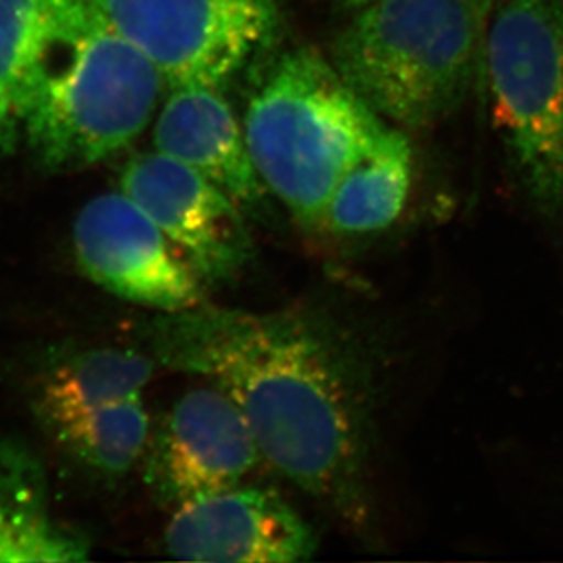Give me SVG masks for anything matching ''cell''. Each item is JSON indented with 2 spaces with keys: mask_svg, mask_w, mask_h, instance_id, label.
Listing matches in <instances>:
<instances>
[{
  "mask_svg": "<svg viewBox=\"0 0 563 563\" xmlns=\"http://www.w3.org/2000/svg\"><path fill=\"white\" fill-rule=\"evenodd\" d=\"M159 367L234 399L263 462L354 527L371 521L373 377L346 330L305 307L252 312L201 303L139 329Z\"/></svg>",
  "mask_w": 563,
  "mask_h": 563,
  "instance_id": "obj_1",
  "label": "cell"
},
{
  "mask_svg": "<svg viewBox=\"0 0 563 563\" xmlns=\"http://www.w3.org/2000/svg\"><path fill=\"white\" fill-rule=\"evenodd\" d=\"M165 85L154 63L86 0L33 77L22 137L44 170L88 168L141 135Z\"/></svg>",
  "mask_w": 563,
  "mask_h": 563,
  "instance_id": "obj_2",
  "label": "cell"
},
{
  "mask_svg": "<svg viewBox=\"0 0 563 563\" xmlns=\"http://www.w3.org/2000/svg\"><path fill=\"white\" fill-rule=\"evenodd\" d=\"M498 0H373L335 41L332 63L385 121L426 128L462 107Z\"/></svg>",
  "mask_w": 563,
  "mask_h": 563,
  "instance_id": "obj_3",
  "label": "cell"
},
{
  "mask_svg": "<svg viewBox=\"0 0 563 563\" xmlns=\"http://www.w3.org/2000/svg\"><path fill=\"white\" fill-rule=\"evenodd\" d=\"M383 126L334 63L301 48L277 60L252 97L243 130L266 190L301 229L316 232L335 187Z\"/></svg>",
  "mask_w": 563,
  "mask_h": 563,
  "instance_id": "obj_4",
  "label": "cell"
},
{
  "mask_svg": "<svg viewBox=\"0 0 563 563\" xmlns=\"http://www.w3.org/2000/svg\"><path fill=\"white\" fill-rule=\"evenodd\" d=\"M484 55L510 165L538 210L563 219V0H498Z\"/></svg>",
  "mask_w": 563,
  "mask_h": 563,
  "instance_id": "obj_5",
  "label": "cell"
},
{
  "mask_svg": "<svg viewBox=\"0 0 563 563\" xmlns=\"http://www.w3.org/2000/svg\"><path fill=\"white\" fill-rule=\"evenodd\" d=\"M166 85L221 88L276 38L282 0H93Z\"/></svg>",
  "mask_w": 563,
  "mask_h": 563,
  "instance_id": "obj_6",
  "label": "cell"
},
{
  "mask_svg": "<svg viewBox=\"0 0 563 563\" xmlns=\"http://www.w3.org/2000/svg\"><path fill=\"white\" fill-rule=\"evenodd\" d=\"M74 251L80 272L118 298L157 312L205 303L194 268L123 190L93 197L80 208Z\"/></svg>",
  "mask_w": 563,
  "mask_h": 563,
  "instance_id": "obj_7",
  "label": "cell"
},
{
  "mask_svg": "<svg viewBox=\"0 0 563 563\" xmlns=\"http://www.w3.org/2000/svg\"><path fill=\"white\" fill-rule=\"evenodd\" d=\"M121 190L148 213L201 282L223 283L252 260L240 202L199 172L163 152L133 157Z\"/></svg>",
  "mask_w": 563,
  "mask_h": 563,
  "instance_id": "obj_8",
  "label": "cell"
},
{
  "mask_svg": "<svg viewBox=\"0 0 563 563\" xmlns=\"http://www.w3.org/2000/svg\"><path fill=\"white\" fill-rule=\"evenodd\" d=\"M146 449L144 482L174 507L240 485L263 460L240 407L216 385L183 394Z\"/></svg>",
  "mask_w": 563,
  "mask_h": 563,
  "instance_id": "obj_9",
  "label": "cell"
},
{
  "mask_svg": "<svg viewBox=\"0 0 563 563\" xmlns=\"http://www.w3.org/2000/svg\"><path fill=\"white\" fill-rule=\"evenodd\" d=\"M165 548L185 562L296 563L312 559L318 540L282 495L240 484L176 507Z\"/></svg>",
  "mask_w": 563,
  "mask_h": 563,
  "instance_id": "obj_10",
  "label": "cell"
},
{
  "mask_svg": "<svg viewBox=\"0 0 563 563\" xmlns=\"http://www.w3.org/2000/svg\"><path fill=\"white\" fill-rule=\"evenodd\" d=\"M157 152L181 161L227 191L241 208L260 207L266 197L245 130L213 86H179L161 108L154 128Z\"/></svg>",
  "mask_w": 563,
  "mask_h": 563,
  "instance_id": "obj_11",
  "label": "cell"
},
{
  "mask_svg": "<svg viewBox=\"0 0 563 563\" xmlns=\"http://www.w3.org/2000/svg\"><path fill=\"white\" fill-rule=\"evenodd\" d=\"M90 551L88 538L54 515L41 460L0 440V563L85 562Z\"/></svg>",
  "mask_w": 563,
  "mask_h": 563,
  "instance_id": "obj_12",
  "label": "cell"
},
{
  "mask_svg": "<svg viewBox=\"0 0 563 563\" xmlns=\"http://www.w3.org/2000/svg\"><path fill=\"white\" fill-rule=\"evenodd\" d=\"M412 172L409 137L385 123L335 187L323 229L341 238H365L393 227L409 201Z\"/></svg>",
  "mask_w": 563,
  "mask_h": 563,
  "instance_id": "obj_13",
  "label": "cell"
},
{
  "mask_svg": "<svg viewBox=\"0 0 563 563\" xmlns=\"http://www.w3.org/2000/svg\"><path fill=\"white\" fill-rule=\"evenodd\" d=\"M150 354L126 349H86L55 357L38 376L33 410L49 431L102 405L135 398L154 376Z\"/></svg>",
  "mask_w": 563,
  "mask_h": 563,
  "instance_id": "obj_14",
  "label": "cell"
},
{
  "mask_svg": "<svg viewBox=\"0 0 563 563\" xmlns=\"http://www.w3.org/2000/svg\"><path fill=\"white\" fill-rule=\"evenodd\" d=\"M86 0H0V152L22 137V112L38 66Z\"/></svg>",
  "mask_w": 563,
  "mask_h": 563,
  "instance_id": "obj_15",
  "label": "cell"
},
{
  "mask_svg": "<svg viewBox=\"0 0 563 563\" xmlns=\"http://www.w3.org/2000/svg\"><path fill=\"white\" fill-rule=\"evenodd\" d=\"M52 432L88 467L119 476L128 473L146 451L150 416L141 396H135L102 405Z\"/></svg>",
  "mask_w": 563,
  "mask_h": 563,
  "instance_id": "obj_16",
  "label": "cell"
},
{
  "mask_svg": "<svg viewBox=\"0 0 563 563\" xmlns=\"http://www.w3.org/2000/svg\"><path fill=\"white\" fill-rule=\"evenodd\" d=\"M341 4L346 5L349 10H360L363 5L373 2V0H340Z\"/></svg>",
  "mask_w": 563,
  "mask_h": 563,
  "instance_id": "obj_17",
  "label": "cell"
}]
</instances>
